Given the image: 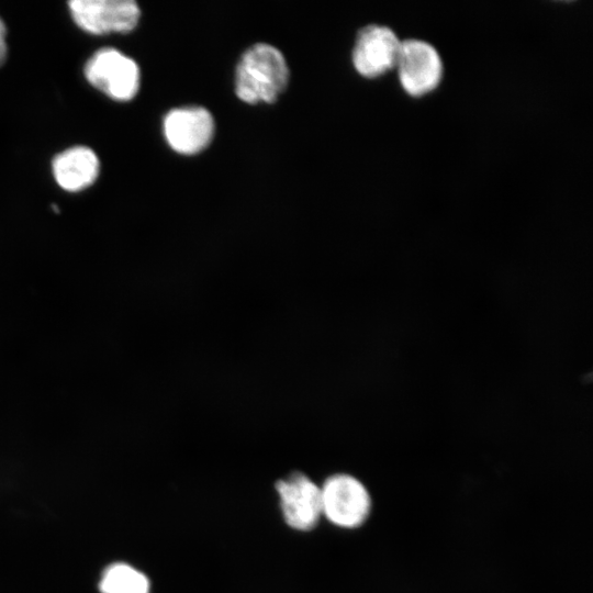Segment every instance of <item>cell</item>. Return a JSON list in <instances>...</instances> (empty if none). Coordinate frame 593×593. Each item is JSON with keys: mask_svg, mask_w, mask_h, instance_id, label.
Returning a JSON list of instances; mask_svg holds the SVG:
<instances>
[{"mask_svg": "<svg viewBox=\"0 0 593 593\" xmlns=\"http://www.w3.org/2000/svg\"><path fill=\"white\" fill-rule=\"evenodd\" d=\"M98 588L100 593H149L150 582L131 564L114 562L102 571Z\"/></svg>", "mask_w": 593, "mask_h": 593, "instance_id": "obj_10", "label": "cell"}, {"mask_svg": "<svg viewBox=\"0 0 593 593\" xmlns=\"http://www.w3.org/2000/svg\"><path fill=\"white\" fill-rule=\"evenodd\" d=\"M57 184L68 192H79L90 187L99 176L100 161L86 146H74L58 154L52 163Z\"/></svg>", "mask_w": 593, "mask_h": 593, "instance_id": "obj_9", "label": "cell"}, {"mask_svg": "<svg viewBox=\"0 0 593 593\" xmlns=\"http://www.w3.org/2000/svg\"><path fill=\"white\" fill-rule=\"evenodd\" d=\"M395 67L403 89L414 97L434 90L443 76V63L437 51L421 40L401 41Z\"/></svg>", "mask_w": 593, "mask_h": 593, "instance_id": "obj_6", "label": "cell"}, {"mask_svg": "<svg viewBox=\"0 0 593 593\" xmlns=\"http://www.w3.org/2000/svg\"><path fill=\"white\" fill-rule=\"evenodd\" d=\"M286 524L300 532L312 530L322 517L321 486L303 472H291L275 483Z\"/></svg>", "mask_w": 593, "mask_h": 593, "instance_id": "obj_4", "label": "cell"}, {"mask_svg": "<svg viewBox=\"0 0 593 593\" xmlns=\"http://www.w3.org/2000/svg\"><path fill=\"white\" fill-rule=\"evenodd\" d=\"M322 516L333 525L354 529L368 519L372 502L366 485L356 477L335 473L321 485Z\"/></svg>", "mask_w": 593, "mask_h": 593, "instance_id": "obj_2", "label": "cell"}, {"mask_svg": "<svg viewBox=\"0 0 593 593\" xmlns=\"http://www.w3.org/2000/svg\"><path fill=\"white\" fill-rule=\"evenodd\" d=\"M289 68L279 49L258 43L242 56L235 72V92L249 104L272 103L284 90Z\"/></svg>", "mask_w": 593, "mask_h": 593, "instance_id": "obj_1", "label": "cell"}, {"mask_svg": "<svg viewBox=\"0 0 593 593\" xmlns=\"http://www.w3.org/2000/svg\"><path fill=\"white\" fill-rule=\"evenodd\" d=\"M401 41L388 26L368 25L357 36L353 64L363 77L374 78L396 65Z\"/></svg>", "mask_w": 593, "mask_h": 593, "instance_id": "obj_7", "label": "cell"}, {"mask_svg": "<svg viewBox=\"0 0 593 593\" xmlns=\"http://www.w3.org/2000/svg\"><path fill=\"white\" fill-rule=\"evenodd\" d=\"M164 133L174 150L193 155L211 142L214 121L211 113L201 107L174 109L164 119Z\"/></svg>", "mask_w": 593, "mask_h": 593, "instance_id": "obj_8", "label": "cell"}, {"mask_svg": "<svg viewBox=\"0 0 593 593\" xmlns=\"http://www.w3.org/2000/svg\"><path fill=\"white\" fill-rule=\"evenodd\" d=\"M8 44H7V27L2 19L0 18V68L7 60Z\"/></svg>", "mask_w": 593, "mask_h": 593, "instance_id": "obj_11", "label": "cell"}, {"mask_svg": "<svg viewBox=\"0 0 593 593\" xmlns=\"http://www.w3.org/2000/svg\"><path fill=\"white\" fill-rule=\"evenodd\" d=\"M83 72L92 87L116 101L133 99L139 88L137 64L114 48L96 52L87 60Z\"/></svg>", "mask_w": 593, "mask_h": 593, "instance_id": "obj_3", "label": "cell"}, {"mask_svg": "<svg viewBox=\"0 0 593 593\" xmlns=\"http://www.w3.org/2000/svg\"><path fill=\"white\" fill-rule=\"evenodd\" d=\"M68 8L74 22L94 35L131 32L141 16L133 0H74Z\"/></svg>", "mask_w": 593, "mask_h": 593, "instance_id": "obj_5", "label": "cell"}]
</instances>
